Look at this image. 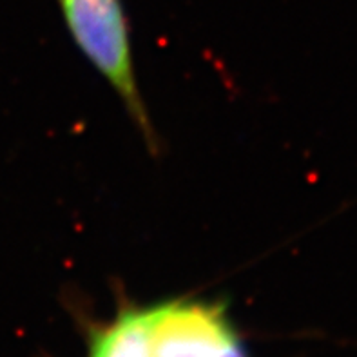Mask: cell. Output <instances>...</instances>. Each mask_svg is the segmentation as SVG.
Listing matches in <instances>:
<instances>
[{
	"label": "cell",
	"instance_id": "6da1fadb",
	"mask_svg": "<svg viewBox=\"0 0 357 357\" xmlns=\"http://www.w3.org/2000/svg\"><path fill=\"white\" fill-rule=\"evenodd\" d=\"M86 357H250L227 305L196 298L120 305L87 328Z\"/></svg>",
	"mask_w": 357,
	"mask_h": 357
},
{
	"label": "cell",
	"instance_id": "7a4b0ae2",
	"mask_svg": "<svg viewBox=\"0 0 357 357\" xmlns=\"http://www.w3.org/2000/svg\"><path fill=\"white\" fill-rule=\"evenodd\" d=\"M73 42L116 93L151 154L160 138L142 98L131 44V24L122 0H56Z\"/></svg>",
	"mask_w": 357,
	"mask_h": 357
}]
</instances>
